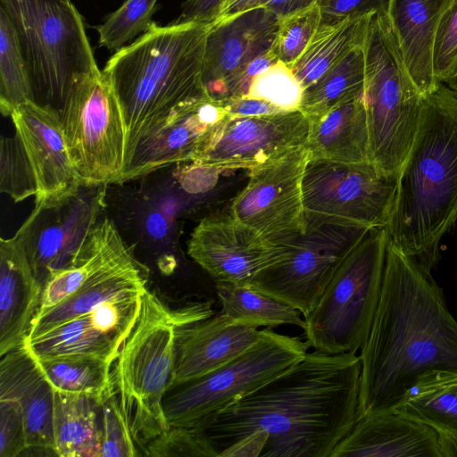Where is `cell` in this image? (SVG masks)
<instances>
[{
  "label": "cell",
  "instance_id": "1",
  "mask_svg": "<svg viewBox=\"0 0 457 457\" xmlns=\"http://www.w3.org/2000/svg\"><path fill=\"white\" fill-rule=\"evenodd\" d=\"M361 360L314 350L290 370L217 412L199 428L220 453L249 433L269 440L261 456L330 457L358 420Z\"/></svg>",
  "mask_w": 457,
  "mask_h": 457
},
{
  "label": "cell",
  "instance_id": "2",
  "mask_svg": "<svg viewBox=\"0 0 457 457\" xmlns=\"http://www.w3.org/2000/svg\"><path fill=\"white\" fill-rule=\"evenodd\" d=\"M358 419L394 411L423 374L457 372V321L431 271L390 240L378 307L361 347Z\"/></svg>",
  "mask_w": 457,
  "mask_h": 457
},
{
  "label": "cell",
  "instance_id": "3",
  "mask_svg": "<svg viewBox=\"0 0 457 457\" xmlns=\"http://www.w3.org/2000/svg\"><path fill=\"white\" fill-rule=\"evenodd\" d=\"M210 26L172 22L162 27L154 22L107 61L103 71L118 97L126 126L123 172L180 110L210 97L203 79Z\"/></svg>",
  "mask_w": 457,
  "mask_h": 457
},
{
  "label": "cell",
  "instance_id": "4",
  "mask_svg": "<svg viewBox=\"0 0 457 457\" xmlns=\"http://www.w3.org/2000/svg\"><path fill=\"white\" fill-rule=\"evenodd\" d=\"M457 220V93L440 82L424 95L418 129L397 179L389 240L428 270Z\"/></svg>",
  "mask_w": 457,
  "mask_h": 457
},
{
  "label": "cell",
  "instance_id": "5",
  "mask_svg": "<svg viewBox=\"0 0 457 457\" xmlns=\"http://www.w3.org/2000/svg\"><path fill=\"white\" fill-rule=\"evenodd\" d=\"M212 313L210 303L172 311L148 289L143 294L138 317L112 373L120 407L140 450L170 428L163 403L174 378L179 328Z\"/></svg>",
  "mask_w": 457,
  "mask_h": 457
},
{
  "label": "cell",
  "instance_id": "6",
  "mask_svg": "<svg viewBox=\"0 0 457 457\" xmlns=\"http://www.w3.org/2000/svg\"><path fill=\"white\" fill-rule=\"evenodd\" d=\"M363 100L371 163L398 179L414 139L423 95L413 82L387 15H373L364 44Z\"/></svg>",
  "mask_w": 457,
  "mask_h": 457
},
{
  "label": "cell",
  "instance_id": "7",
  "mask_svg": "<svg viewBox=\"0 0 457 457\" xmlns=\"http://www.w3.org/2000/svg\"><path fill=\"white\" fill-rule=\"evenodd\" d=\"M15 29L35 102L60 110L74 80L98 69L82 17L64 0H0Z\"/></svg>",
  "mask_w": 457,
  "mask_h": 457
},
{
  "label": "cell",
  "instance_id": "8",
  "mask_svg": "<svg viewBox=\"0 0 457 457\" xmlns=\"http://www.w3.org/2000/svg\"><path fill=\"white\" fill-rule=\"evenodd\" d=\"M388 241L386 228H371L342 260L304 317L309 347L331 354L361 349L378 307Z\"/></svg>",
  "mask_w": 457,
  "mask_h": 457
},
{
  "label": "cell",
  "instance_id": "9",
  "mask_svg": "<svg viewBox=\"0 0 457 457\" xmlns=\"http://www.w3.org/2000/svg\"><path fill=\"white\" fill-rule=\"evenodd\" d=\"M14 134L0 143V190L14 202L62 201L83 187L55 109L29 101L12 112Z\"/></svg>",
  "mask_w": 457,
  "mask_h": 457
},
{
  "label": "cell",
  "instance_id": "10",
  "mask_svg": "<svg viewBox=\"0 0 457 457\" xmlns=\"http://www.w3.org/2000/svg\"><path fill=\"white\" fill-rule=\"evenodd\" d=\"M308 348L299 337L263 329L259 342L243 354L171 389L163 403L169 426L200 428L217 412L290 370Z\"/></svg>",
  "mask_w": 457,
  "mask_h": 457
},
{
  "label": "cell",
  "instance_id": "11",
  "mask_svg": "<svg viewBox=\"0 0 457 457\" xmlns=\"http://www.w3.org/2000/svg\"><path fill=\"white\" fill-rule=\"evenodd\" d=\"M58 113L81 186L120 183L126 126L118 97L104 71L98 68L79 76Z\"/></svg>",
  "mask_w": 457,
  "mask_h": 457
},
{
  "label": "cell",
  "instance_id": "12",
  "mask_svg": "<svg viewBox=\"0 0 457 457\" xmlns=\"http://www.w3.org/2000/svg\"><path fill=\"white\" fill-rule=\"evenodd\" d=\"M304 224L300 233L283 243L287 256L261 271L249 284L293 306L303 317L313 309L342 260L370 229L305 214Z\"/></svg>",
  "mask_w": 457,
  "mask_h": 457
},
{
  "label": "cell",
  "instance_id": "13",
  "mask_svg": "<svg viewBox=\"0 0 457 457\" xmlns=\"http://www.w3.org/2000/svg\"><path fill=\"white\" fill-rule=\"evenodd\" d=\"M397 179L380 174L372 163H342L310 158L302 190L304 214L326 221L386 228Z\"/></svg>",
  "mask_w": 457,
  "mask_h": 457
},
{
  "label": "cell",
  "instance_id": "14",
  "mask_svg": "<svg viewBox=\"0 0 457 457\" xmlns=\"http://www.w3.org/2000/svg\"><path fill=\"white\" fill-rule=\"evenodd\" d=\"M310 120L299 109L258 116L226 114L194 154V165L219 170H252L304 146Z\"/></svg>",
  "mask_w": 457,
  "mask_h": 457
},
{
  "label": "cell",
  "instance_id": "15",
  "mask_svg": "<svg viewBox=\"0 0 457 457\" xmlns=\"http://www.w3.org/2000/svg\"><path fill=\"white\" fill-rule=\"evenodd\" d=\"M309 160L304 145L249 170L229 214L277 244L300 233L305 225L302 183Z\"/></svg>",
  "mask_w": 457,
  "mask_h": 457
},
{
  "label": "cell",
  "instance_id": "16",
  "mask_svg": "<svg viewBox=\"0 0 457 457\" xmlns=\"http://www.w3.org/2000/svg\"><path fill=\"white\" fill-rule=\"evenodd\" d=\"M104 187H82L58 203L35 204L16 232L43 288L54 272L68 264L86 233L100 219Z\"/></svg>",
  "mask_w": 457,
  "mask_h": 457
},
{
  "label": "cell",
  "instance_id": "17",
  "mask_svg": "<svg viewBox=\"0 0 457 457\" xmlns=\"http://www.w3.org/2000/svg\"><path fill=\"white\" fill-rule=\"evenodd\" d=\"M187 253L215 281L249 286L288 250L228 214L202 219L190 235Z\"/></svg>",
  "mask_w": 457,
  "mask_h": 457
},
{
  "label": "cell",
  "instance_id": "18",
  "mask_svg": "<svg viewBox=\"0 0 457 457\" xmlns=\"http://www.w3.org/2000/svg\"><path fill=\"white\" fill-rule=\"evenodd\" d=\"M279 17L258 7L211 24L204 54L203 79L210 97L224 100L246 66L271 50Z\"/></svg>",
  "mask_w": 457,
  "mask_h": 457
},
{
  "label": "cell",
  "instance_id": "19",
  "mask_svg": "<svg viewBox=\"0 0 457 457\" xmlns=\"http://www.w3.org/2000/svg\"><path fill=\"white\" fill-rule=\"evenodd\" d=\"M142 295L107 302L24 345L37 359L86 354L114 362L137 321Z\"/></svg>",
  "mask_w": 457,
  "mask_h": 457
},
{
  "label": "cell",
  "instance_id": "20",
  "mask_svg": "<svg viewBox=\"0 0 457 457\" xmlns=\"http://www.w3.org/2000/svg\"><path fill=\"white\" fill-rule=\"evenodd\" d=\"M257 328L233 323L220 312L180 327L171 389L204 376L245 353L262 336L263 329Z\"/></svg>",
  "mask_w": 457,
  "mask_h": 457
},
{
  "label": "cell",
  "instance_id": "21",
  "mask_svg": "<svg viewBox=\"0 0 457 457\" xmlns=\"http://www.w3.org/2000/svg\"><path fill=\"white\" fill-rule=\"evenodd\" d=\"M330 457H443L438 432L395 411L357 420Z\"/></svg>",
  "mask_w": 457,
  "mask_h": 457
},
{
  "label": "cell",
  "instance_id": "22",
  "mask_svg": "<svg viewBox=\"0 0 457 457\" xmlns=\"http://www.w3.org/2000/svg\"><path fill=\"white\" fill-rule=\"evenodd\" d=\"M225 114L220 102L212 97L187 105L137 154L120 183L190 162L211 129Z\"/></svg>",
  "mask_w": 457,
  "mask_h": 457
},
{
  "label": "cell",
  "instance_id": "23",
  "mask_svg": "<svg viewBox=\"0 0 457 457\" xmlns=\"http://www.w3.org/2000/svg\"><path fill=\"white\" fill-rule=\"evenodd\" d=\"M43 285L16 235L0 241V356L22 345L38 313Z\"/></svg>",
  "mask_w": 457,
  "mask_h": 457
},
{
  "label": "cell",
  "instance_id": "24",
  "mask_svg": "<svg viewBox=\"0 0 457 457\" xmlns=\"http://www.w3.org/2000/svg\"><path fill=\"white\" fill-rule=\"evenodd\" d=\"M0 357V398H12L20 403L28 449L53 451L55 454L52 385L25 345Z\"/></svg>",
  "mask_w": 457,
  "mask_h": 457
},
{
  "label": "cell",
  "instance_id": "25",
  "mask_svg": "<svg viewBox=\"0 0 457 457\" xmlns=\"http://www.w3.org/2000/svg\"><path fill=\"white\" fill-rule=\"evenodd\" d=\"M133 256L132 247L124 241L113 221L106 217L99 219L86 233L68 264L47 278L36 318Z\"/></svg>",
  "mask_w": 457,
  "mask_h": 457
},
{
  "label": "cell",
  "instance_id": "26",
  "mask_svg": "<svg viewBox=\"0 0 457 457\" xmlns=\"http://www.w3.org/2000/svg\"><path fill=\"white\" fill-rule=\"evenodd\" d=\"M449 0H391L387 18L407 70L422 95L440 83L433 52L441 15Z\"/></svg>",
  "mask_w": 457,
  "mask_h": 457
},
{
  "label": "cell",
  "instance_id": "27",
  "mask_svg": "<svg viewBox=\"0 0 457 457\" xmlns=\"http://www.w3.org/2000/svg\"><path fill=\"white\" fill-rule=\"evenodd\" d=\"M146 282V268L133 256L83 285L45 314L36 318L25 342L35 340L107 302L141 295L147 289Z\"/></svg>",
  "mask_w": 457,
  "mask_h": 457
},
{
  "label": "cell",
  "instance_id": "28",
  "mask_svg": "<svg viewBox=\"0 0 457 457\" xmlns=\"http://www.w3.org/2000/svg\"><path fill=\"white\" fill-rule=\"evenodd\" d=\"M305 146L310 158L342 163H371L363 96L310 120Z\"/></svg>",
  "mask_w": 457,
  "mask_h": 457
},
{
  "label": "cell",
  "instance_id": "29",
  "mask_svg": "<svg viewBox=\"0 0 457 457\" xmlns=\"http://www.w3.org/2000/svg\"><path fill=\"white\" fill-rule=\"evenodd\" d=\"M101 402L87 395L55 391L53 433L61 457H101L103 428L97 414Z\"/></svg>",
  "mask_w": 457,
  "mask_h": 457
},
{
  "label": "cell",
  "instance_id": "30",
  "mask_svg": "<svg viewBox=\"0 0 457 457\" xmlns=\"http://www.w3.org/2000/svg\"><path fill=\"white\" fill-rule=\"evenodd\" d=\"M371 17L366 15L320 24L292 69L303 89L317 81L353 48L365 43Z\"/></svg>",
  "mask_w": 457,
  "mask_h": 457
},
{
  "label": "cell",
  "instance_id": "31",
  "mask_svg": "<svg viewBox=\"0 0 457 457\" xmlns=\"http://www.w3.org/2000/svg\"><path fill=\"white\" fill-rule=\"evenodd\" d=\"M394 411L428 425L438 433L457 434V372L423 374Z\"/></svg>",
  "mask_w": 457,
  "mask_h": 457
},
{
  "label": "cell",
  "instance_id": "32",
  "mask_svg": "<svg viewBox=\"0 0 457 457\" xmlns=\"http://www.w3.org/2000/svg\"><path fill=\"white\" fill-rule=\"evenodd\" d=\"M364 44L353 48L317 81L303 89L299 110L309 120L321 117L338 104L363 96Z\"/></svg>",
  "mask_w": 457,
  "mask_h": 457
},
{
  "label": "cell",
  "instance_id": "33",
  "mask_svg": "<svg viewBox=\"0 0 457 457\" xmlns=\"http://www.w3.org/2000/svg\"><path fill=\"white\" fill-rule=\"evenodd\" d=\"M220 313L229 321L251 327L295 325L305 328L301 312L293 306L249 286L216 281Z\"/></svg>",
  "mask_w": 457,
  "mask_h": 457
},
{
  "label": "cell",
  "instance_id": "34",
  "mask_svg": "<svg viewBox=\"0 0 457 457\" xmlns=\"http://www.w3.org/2000/svg\"><path fill=\"white\" fill-rule=\"evenodd\" d=\"M36 359L55 391L87 395L102 403L114 390L113 362L104 358L65 354Z\"/></svg>",
  "mask_w": 457,
  "mask_h": 457
},
{
  "label": "cell",
  "instance_id": "35",
  "mask_svg": "<svg viewBox=\"0 0 457 457\" xmlns=\"http://www.w3.org/2000/svg\"><path fill=\"white\" fill-rule=\"evenodd\" d=\"M35 101L19 39L12 22L0 6V111L11 115L18 105Z\"/></svg>",
  "mask_w": 457,
  "mask_h": 457
},
{
  "label": "cell",
  "instance_id": "36",
  "mask_svg": "<svg viewBox=\"0 0 457 457\" xmlns=\"http://www.w3.org/2000/svg\"><path fill=\"white\" fill-rule=\"evenodd\" d=\"M158 0H125L97 27L99 46L118 51L154 23L152 20Z\"/></svg>",
  "mask_w": 457,
  "mask_h": 457
},
{
  "label": "cell",
  "instance_id": "37",
  "mask_svg": "<svg viewBox=\"0 0 457 457\" xmlns=\"http://www.w3.org/2000/svg\"><path fill=\"white\" fill-rule=\"evenodd\" d=\"M320 21V8L316 4L279 17L272 46L278 61L293 69L319 28Z\"/></svg>",
  "mask_w": 457,
  "mask_h": 457
},
{
  "label": "cell",
  "instance_id": "38",
  "mask_svg": "<svg viewBox=\"0 0 457 457\" xmlns=\"http://www.w3.org/2000/svg\"><path fill=\"white\" fill-rule=\"evenodd\" d=\"M303 92L292 69L278 61L253 79L246 96L290 111L299 109Z\"/></svg>",
  "mask_w": 457,
  "mask_h": 457
},
{
  "label": "cell",
  "instance_id": "39",
  "mask_svg": "<svg viewBox=\"0 0 457 457\" xmlns=\"http://www.w3.org/2000/svg\"><path fill=\"white\" fill-rule=\"evenodd\" d=\"M144 455L219 457V452L203 429L170 426L166 431L145 445Z\"/></svg>",
  "mask_w": 457,
  "mask_h": 457
},
{
  "label": "cell",
  "instance_id": "40",
  "mask_svg": "<svg viewBox=\"0 0 457 457\" xmlns=\"http://www.w3.org/2000/svg\"><path fill=\"white\" fill-rule=\"evenodd\" d=\"M103 444L101 457L143 455L120 407L115 389L101 403Z\"/></svg>",
  "mask_w": 457,
  "mask_h": 457
},
{
  "label": "cell",
  "instance_id": "41",
  "mask_svg": "<svg viewBox=\"0 0 457 457\" xmlns=\"http://www.w3.org/2000/svg\"><path fill=\"white\" fill-rule=\"evenodd\" d=\"M457 62V0H449L439 21L433 52L436 79L445 82Z\"/></svg>",
  "mask_w": 457,
  "mask_h": 457
},
{
  "label": "cell",
  "instance_id": "42",
  "mask_svg": "<svg viewBox=\"0 0 457 457\" xmlns=\"http://www.w3.org/2000/svg\"><path fill=\"white\" fill-rule=\"evenodd\" d=\"M28 449L20 403L0 398V457H16Z\"/></svg>",
  "mask_w": 457,
  "mask_h": 457
},
{
  "label": "cell",
  "instance_id": "43",
  "mask_svg": "<svg viewBox=\"0 0 457 457\" xmlns=\"http://www.w3.org/2000/svg\"><path fill=\"white\" fill-rule=\"evenodd\" d=\"M391 0H317L320 24L366 15H387Z\"/></svg>",
  "mask_w": 457,
  "mask_h": 457
},
{
  "label": "cell",
  "instance_id": "44",
  "mask_svg": "<svg viewBox=\"0 0 457 457\" xmlns=\"http://www.w3.org/2000/svg\"><path fill=\"white\" fill-rule=\"evenodd\" d=\"M226 0H186L173 23L212 24L220 17Z\"/></svg>",
  "mask_w": 457,
  "mask_h": 457
},
{
  "label": "cell",
  "instance_id": "45",
  "mask_svg": "<svg viewBox=\"0 0 457 457\" xmlns=\"http://www.w3.org/2000/svg\"><path fill=\"white\" fill-rule=\"evenodd\" d=\"M225 112L237 116H258L284 112L276 105L247 96L220 101Z\"/></svg>",
  "mask_w": 457,
  "mask_h": 457
},
{
  "label": "cell",
  "instance_id": "46",
  "mask_svg": "<svg viewBox=\"0 0 457 457\" xmlns=\"http://www.w3.org/2000/svg\"><path fill=\"white\" fill-rule=\"evenodd\" d=\"M269 440V433L254 430L224 448L219 457H259Z\"/></svg>",
  "mask_w": 457,
  "mask_h": 457
},
{
  "label": "cell",
  "instance_id": "47",
  "mask_svg": "<svg viewBox=\"0 0 457 457\" xmlns=\"http://www.w3.org/2000/svg\"><path fill=\"white\" fill-rule=\"evenodd\" d=\"M317 0H262V7H264L278 17L287 13L304 9L316 3Z\"/></svg>",
  "mask_w": 457,
  "mask_h": 457
},
{
  "label": "cell",
  "instance_id": "48",
  "mask_svg": "<svg viewBox=\"0 0 457 457\" xmlns=\"http://www.w3.org/2000/svg\"><path fill=\"white\" fill-rule=\"evenodd\" d=\"M262 0H226L220 19L262 7Z\"/></svg>",
  "mask_w": 457,
  "mask_h": 457
},
{
  "label": "cell",
  "instance_id": "49",
  "mask_svg": "<svg viewBox=\"0 0 457 457\" xmlns=\"http://www.w3.org/2000/svg\"><path fill=\"white\" fill-rule=\"evenodd\" d=\"M443 457L457 456V434L438 433Z\"/></svg>",
  "mask_w": 457,
  "mask_h": 457
},
{
  "label": "cell",
  "instance_id": "50",
  "mask_svg": "<svg viewBox=\"0 0 457 457\" xmlns=\"http://www.w3.org/2000/svg\"><path fill=\"white\" fill-rule=\"evenodd\" d=\"M451 89L457 93V62L453 67V70L448 78V79L445 82Z\"/></svg>",
  "mask_w": 457,
  "mask_h": 457
},
{
  "label": "cell",
  "instance_id": "51",
  "mask_svg": "<svg viewBox=\"0 0 457 457\" xmlns=\"http://www.w3.org/2000/svg\"><path fill=\"white\" fill-rule=\"evenodd\" d=\"M64 1L71 2V0H64Z\"/></svg>",
  "mask_w": 457,
  "mask_h": 457
}]
</instances>
